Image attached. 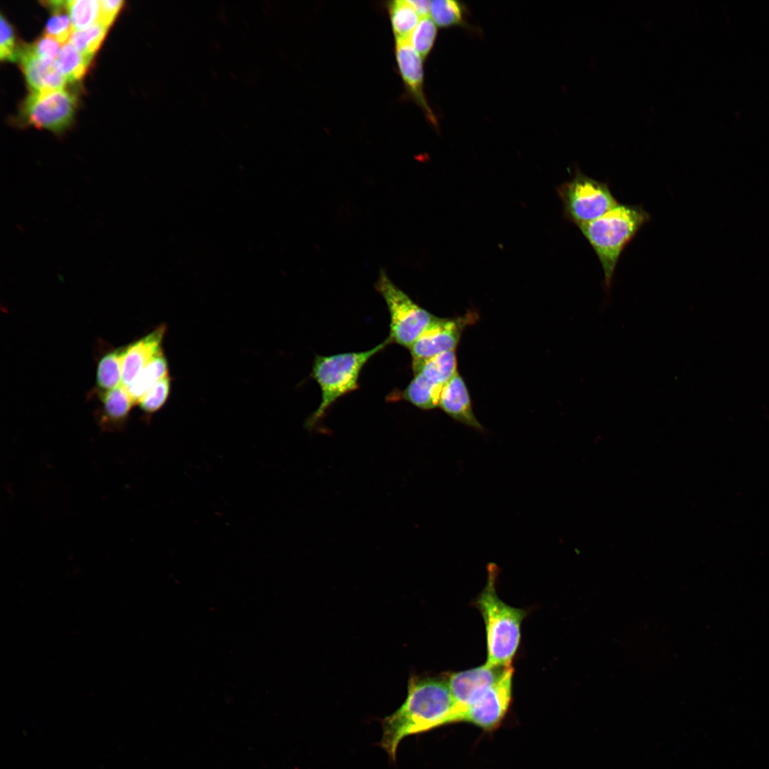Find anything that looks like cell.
Wrapping results in <instances>:
<instances>
[{"mask_svg": "<svg viewBox=\"0 0 769 769\" xmlns=\"http://www.w3.org/2000/svg\"><path fill=\"white\" fill-rule=\"evenodd\" d=\"M407 1L421 18L428 16L430 14L431 1L407 0Z\"/></svg>", "mask_w": 769, "mask_h": 769, "instance_id": "cell-31", "label": "cell"}, {"mask_svg": "<svg viewBox=\"0 0 769 769\" xmlns=\"http://www.w3.org/2000/svg\"><path fill=\"white\" fill-rule=\"evenodd\" d=\"M559 192L567 216L577 226L601 217L619 204L607 184L579 171Z\"/></svg>", "mask_w": 769, "mask_h": 769, "instance_id": "cell-6", "label": "cell"}, {"mask_svg": "<svg viewBox=\"0 0 769 769\" xmlns=\"http://www.w3.org/2000/svg\"><path fill=\"white\" fill-rule=\"evenodd\" d=\"M63 11L53 12L45 28V35L55 38L62 45L66 43L73 31L70 16Z\"/></svg>", "mask_w": 769, "mask_h": 769, "instance_id": "cell-27", "label": "cell"}, {"mask_svg": "<svg viewBox=\"0 0 769 769\" xmlns=\"http://www.w3.org/2000/svg\"><path fill=\"white\" fill-rule=\"evenodd\" d=\"M91 61L68 41L62 45L56 61L67 80L75 82L85 75Z\"/></svg>", "mask_w": 769, "mask_h": 769, "instance_id": "cell-21", "label": "cell"}, {"mask_svg": "<svg viewBox=\"0 0 769 769\" xmlns=\"http://www.w3.org/2000/svg\"><path fill=\"white\" fill-rule=\"evenodd\" d=\"M0 19V58L1 61H15L18 59L19 49L16 46L13 28L2 15Z\"/></svg>", "mask_w": 769, "mask_h": 769, "instance_id": "cell-28", "label": "cell"}, {"mask_svg": "<svg viewBox=\"0 0 769 769\" xmlns=\"http://www.w3.org/2000/svg\"><path fill=\"white\" fill-rule=\"evenodd\" d=\"M170 384L169 375L158 381L137 404L140 409L147 414L158 411L168 398Z\"/></svg>", "mask_w": 769, "mask_h": 769, "instance_id": "cell-26", "label": "cell"}, {"mask_svg": "<svg viewBox=\"0 0 769 769\" xmlns=\"http://www.w3.org/2000/svg\"><path fill=\"white\" fill-rule=\"evenodd\" d=\"M76 103V97L64 89L32 92L21 114L26 123L58 133L72 122Z\"/></svg>", "mask_w": 769, "mask_h": 769, "instance_id": "cell-7", "label": "cell"}, {"mask_svg": "<svg viewBox=\"0 0 769 769\" xmlns=\"http://www.w3.org/2000/svg\"><path fill=\"white\" fill-rule=\"evenodd\" d=\"M101 407L97 422L103 431H115L124 428L135 405L127 389L121 385L100 395Z\"/></svg>", "mask_w": 769, "mask_h": 769, "instance_id": "cell-15", "label": "cell"}, {"mask_svg": "<svg viewBox=\"0 0 769 769\" xmlns=\"http://www.w3.org/2000/svg\"><path fill=\"white\" fill-rule=\"evenodd\" d=\"M18 58L32 92L64 89L68 80L56 61L36 56L29 45L19 49Z\"/></svg>", "mask_w": 769, "mask_h": 769, "instance_id": "cell-12", "label": "cell"}, {"mask_svg": "<svg viewBox=\"0 0 769 769\" xmlns=\"http://www.w3.org/2000/svg\"><path fill=\"white\" fill-rule=\"evenodd\" d=\"M108 30V27L96 23L85 29L73 31L68 41L83 55L93 58Z\"/></svg>", "mask_w": 769, "mask_h": 769, "instance_id": "cell-23", "label": "cell"}, {"mask_svg": "<svg viewBox=\"0 0 769 769\" xmlns=\"http://www.w3.org/2000/svg\"><path fill=\"white\" fill-rule=\"evenodd\" d=\"M67 11L72 22L73 31L85 29L98 23L100 1H67Z\"/></svg>", "mask_w": 769, "mask_h": 769, "instance_id": "cell-24", "label": "cell"}, {"mask_svg": "<svg viewBox=\"0 0 769 769\" xmlns=\"http://www.w3.org/2000/svg\"><path fill=\"white\" fill-rule=\"evenodd\" d=\"M430 14L435 24L441 28L462 25L464 7L454 0H434L431 1Z\"/></svg>", "mask_w": 769, "mask_h": 769, "instance_id": "cell-22", "label": "cell"}, {"mask_svg": "<svg viewBox=\"0 0 769 769\" xmlns=\"http://www.w3.org/2000/svg\"><path fill=\"white\" fill-rule=\"evenodd\" d=\"M394 54L399 75L409 98L422 109L428 121L436 127L437 120L424 90L423 58L408 39L395 40Z\"/></svg>", "mask_w": 769, "mask_h": 769, "instance_id": "cell-11", "label": "cell"}, {"mask_svg": "<svg viewBox=\"0 0 769 769\" xmlns=\"http://www.w3.org/2000/svg\"><path fill=\"white\" fill-rule=\"evenodd\" d=\"M376 289L383 297L390 315L392 342L410 348L436 316L417 305L382 270Z\"/></svg>", "mask_w": 769, "mask_h": 769, "instance_id": "cell-5", "label": "cell"}, {"mask_svg": "<svg viewBox=\"0 0 769 769\" xmlns=\"http://www.w3.org/2000/svg\"><path fill=\"white\" fill-rule=\"evenodd\" d=\"M485 587L476 605L483 617L486 634V664L492 666H512L520 639L521 623L525 611L503 602L496 592L498 566L488 565Z\"/></svg>", "mask_w": 769, "mask_h": 769, "instance_id": "cell-2", "label": "cell"}, {"mask_svg": "<svg viewBox=\"0 0 769 769\" xmlns=\"http://www.w3.org/2000/svg\"><path fill=\"white\" fill-rule=\"evenodd\" d=\"M414 373H420L430 381L444 385L457 372L455 350L444 352L412 365Z\"/></svg>", "mask_w": 769, "mask_h": 769, "instance_id": "cell-16", "label": "cell"}, {"mask_svg": "<svg viewBox=\"0 0 769 769\" xmlns=\"http://www.w3.org/2000/svg\"><path fill=\"white\" fill-rule=\"evenodd\" d=\"M125 347H117L100 359L96 371V387L99 395L122 385V358Z\"/></svg>", "mask_w": 769, "mask_h": 769, "instance_id": "cell-17", "label": "cell"}, {"mask_svg": "<svg viewBox=\"0 0 769 769\" xmlns=\"http://www.w3.org/2000/svg\"><path fill=\"white\" fill-rule=\"evenodd\" d=\"M124 4L121 0L100 1V11L98 23L109 28Z\"/></svg>", "mask_w": 769, "mask_h": 769, "instance_id": "cell-30", "label": "cell"}, {"mask_svg": "<svg viewBox=\"0 0 769 769\" xmlns=\"http://www.w3.org/2000/svg\"><path fill=\"white\" fill-rule=\"evenodd\" d=\"M168 375L166 357L162 350L136 376L125 388L135 404L161 379Z\"/></svg>", "mask_w": 769, "mask_h": 769, "instance_id": "cell-19", "label": "cell"}, {"mask_svg": "<svg viewBox=\"0 0 769 769\" xmlns=\"http://www.w3.org/2000/svg\"><path fill=\"white\" fill-rule=\"evenodd\" d=\"M166 326L162 325L147 335L125 347L122 358V385L127 387L140 372L162 350Z\"/></svg>", "mask_w": 769, "mask_h": 769, "instance_id": "cell-13", "label": "cell"}, {"mask_svg": "<svg viewBox=\"0 0 769 769\" xmlns=\"http://www.w3.org/2000/svg\"><path fill=\"white\" fill-rule=\"evenodd\" d=\"M391 342L388 338L365 351L315 355L312 377L320 388L321 401L308 422L314 424L340 397L357 389L360 374L365 365Z\"/></svg>", "mask_w": 769, "mask_h": 769, "instance_id": "cell-4", "label": "cell"}, {"mask_svg": "<svg viewBox=\"0 0 769 769\" xmlns=\"http://www.w3.org/2000/svg\"><path fill=\"white\" fill-rule=\"evenodd\" d=\"M387 8L395 40L408 39L421 19L407 0H394Z\"/></svg>", "mask_w": 769, "mask_h": 769, "instance_id": "cell-20", "label": "cell"}, {"mask_svg": "<svg viewBox=\"0 0 769 769\" xmlns=\"http://www.w3.org/2000/svg\"><path fill=\"white\" fill-rule=\"evenodd\" d=\"M437 36V26L429 16L421 18L408 40L413 48L426 58L431 51Z\"/></svg>", "mask_w": 769, "mask_h": 769, "instance_id": "cell-25", "label": "cell"}, {"mask_svg": "<svg viewBox=\"0 0 769 769\" xmlns=\"http://www.w3.org/2000/svg\"><path fill=\"white\" fill-rule=\"evenodd\" d=\"M469 318H440L433 321L410 347L412 365L439 353L455 350Z\"/></svg>", "mask_w": 769, "mask_h": 769, "instance_id": "cell-10", "label": "cell"}, {"mask_svg": "<svg viewBox=\"0 0 769 769\" xmlns=\"http://www.w3.org/2000/svg\"><path fill=\"white\" fill-rule=\"evenodd\" d=\"M512 666L483 665L466 671L452 673L447 676L454 703V723L461 717L469 703L481 691L500 679Z\"/></svg>", "mask_w": 769, "mask_h": 769, "instance_id": "cell-9", "label": "cell"}, {"mask_svg": "<svg viewBox=\"0 0 769 769\" xmlns=\"http://www.w3.org/2000/svg\"><path fill=\"white\" fill-rule=\"evenodd\" d=\"M439 406L454 420L477 430L483 429L475 417L469 390L458 372L443 387Z\"/></svg>", "mask_w": 769, "mask_h": 769, "instance_id": "cell-14", "label": "cell"}, {"mask_svg": "<svg viewBox=\"0 0 769 769\" xmlns=\"http://www.w3.org/2000/svg\"><path fill=\"white\" fill-rule=\"evenodd\" d=\"M513 669L477 695L467 706L461 721L473 723L484 730L499 725L509 707L512 696Z\"/></svg>", "mask_w": 769, "mask_h": 769, "instance_id": "cell-8", "label": "cell"}, {"mask_svg": "<svg viewBox=\"0 0 769 769\" xmlns=\"http://www.w3.org/2000/svg\"><path fill=\"white\" fill-rule=\"evenodd\" d=\"M649 219L641 206L618 204L601 217L578 226L599 258L606 289L611 287L624 249Z\"/></svg>", "mask_w": 769, "mask_h": 769, "instance_id": "cell-3", "label": "cell"}, {"mask_svg": "<svg viewBox=\"0 0 769 769\" xmlns=\"http://www.w3.org/2000/svg\"><path fill=\"white\" fill-rule=\"evenodd\" d=\"M29 47L36 56L53 61H56L61 48L57 40L45 34Z\"/></svg>", "mask_w": 769, "mask_h": 769, "instance_id": "cell-29", "label": "cell"}, {"mask_svg": "<svg viewBox=\"0 0 769 769\" xmlns=\"http://www.w3.org/2000/svg\"><path fill=\"white\" fill-rule=\"evenodd\" d=\"M454 708L447 677H412L404 703L381 721L382 737L379 745L395 761L404 738L454 723Z\"/></svg>", "mask_w": 769, "mask_h": 769, "instance_id": "cell-1", "label": "cell"}, {"mask_svg": "<svg viewBox=\"0 0 769 769\" xmlns=\"http://www.w3.org/2000/svg\"><path fill=\"white\" fill-rule=\"evenodd\" d=\"M444 386L430 381L420 373H414L413 379L401 394L404 399L422 409L428 410L439 406Z\"/></svg>", "mask_w": 769, "mask_h": 769, "instance_id": "cell-18", "label": "cell"}]
</instances>
